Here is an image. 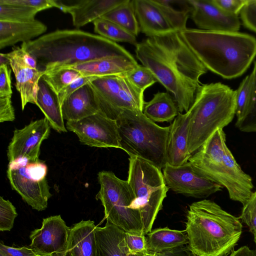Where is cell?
<instances>
[{"mask_svg": "<svg viewBox=\"0 0 256 256\" xmlns=\"http://www.w3.org/2000/svg\"><path fill=\"white\" fill-rule=\"evenodd\" d=\"M136 58L172 94L179 112L188 111L208 69L198 58L180 32L148 37L135 46Z\"/></svg>", "mask_w": 256, "mask_h": 256, "instance_id": "1", "label": "cell"}, {"mask_svg": "<svg viewBox=\"0 0 256 256\" xmlns=\"http://www.w3.org/2000/svg\"><path fill=\"white\" fill-rule=\"evenodd\" d=\"M20 48L44 70L111 56H132L123 46L100 35L80 30H58Z\"/></svg>", "mask_w": 256, "mask_h": 256, "instance_id": "2", "label": "cell"}, {"mask_svg": "<svg viewBox=\"0 0 256 256\" xmlns=\"http://www.w3.org/2000/svg\"><path fill=\"white\" fill-rule=\"evenodd\" d=\"M180 34L208 70L224 78L242 75L256 56V38L249 34L188 28Z\"/></svg>", "mask_w": 256, "mask_h": 256, "instance_id": "3", "label": "cell"}, {"mask_svg": "<svg viewBox=\"0 0 256 256\" xmlns=\"http://www.w3.org/2000/svg\"><path fill=\"white\" fill-rule=\"evenodd\" d=\"M186 218L188 246L195 254L228 256L234 250L242 234L238 218L206 199L192 203Z\"/></svg>", "mask_w": 256, "mask_h": 256, "instance_id": "4", "label": "cell"}, {"mask_svg": "<svg viewBox=\"0 0 256 256\" xmlns=\"http://www.w3.org/2000/svg\"><path fill=\"white\" fill-rule=\"evenodd\" d=\"M236 92L221 82L200 84L190 116L188 152L190 155L236 115Z\"/></svg>", "mask_w": 256, "mask_h": 256, "instance_id": "5", "label": "cell"}, {"mask_svg": "<svg viewBox=\"0 0 256 256\" xmlns=\"http://www.w3.org/2000/svg\"><path fill=\"white\" fill-rule=\"evenodd\" d=\"M188 162L204 176L224 187L231 200L243 206L253 192L252 178L242 170L228 148L223 130L216 132Z\"/></svg>", "mask_w": 256, "mask_h": 256, "instance_id": "6", "label": "cell"}, {"mask_svg": "<svg viewBox=\"0 0 256 256\" xmlns=\"http://www.w3.org/2000/svg\"><path fill=\"white\" fill-rule=\"evenodd\" d=\"M116 122L120 149L130 156L144 159L160 170L165 167L170 126H160L143 112L131 110H124Z\"/></svg>", "mask_w": 256, "mask_h": 256, "instance_id": "7", "label": "cell"}, {"mask_svg": "<svg viewBox=\"0 0 256 256\" xmlns=\"http://www.w3.org/2000/svg\"><path fill=\"white\" fill-rule=\"evenodd\" d=\"M128 182L135 197L130 208L140 214L144 234L152 226L169 190L162 170L138 158L130 156Z\"/></svg>", "mask_w": 256, "mask_h": 256, "instance_id": "8", "label": "cell"}, {"mask_svg": "<svg viewBox=\"0 0 256 256\" xmlns=\"http://www.w3.org/2000/svg\"><path fill=\"white\" fill-rule=\"evenodd\" d=\"M100 185L96 196L104 208V219L134 234H144L140 212L130 208L135 197L128 182L118 178L110 171L102 170L98 174Z\"/></svg>", "mask_w": 256, "mask_h": 256, "instance_id": "9", "label": "cell"}, {"mask_svg": "<svg viewBox=\"0 0 256 256\" xmlns=\"http://www.w3.org/2000/svg\"><path fill=\"white\" fill-rule=\"evenodd\" d=\"M100 113L116 120L126 110L143 112L144 91L136 88L125 74L99 77L90 82Z\"/></svg>", "mask_w": 256, "mask_h": 256, "instance_id": "10", "label": "cell"}, {"mask_svg": "<svg viewBox=\"0 0 256 256\" xmlns=\"http://www.w3.org/2000/svg\"><path fill=\"white\" fill-rule=\"evenodd\" d=\"M48 167L40 159L32 160L26 158L9 162L7 177L12 188L32 209L45 210L52 197L46 179Z\"/></svg>", "mask_w": 256, "mask_h": 256, "instance_id": "11", "label": "cell"}, {"mask_svg": "<svg viewBox=\"0 0 256 256\" xmlns=\"http://www.w3.org/2000/svg\"><path fill=\"white\" fill-rule=\"evenodd\" d=\"M162 174L169 188L186 196L205 198L223 188L202 174L188 161L178 166L167 164Z\"/></svg>", "mask_w": 256, "mask_h": 256, "instance_id": "12", "label": "cell"}, {"mask_svg": "<svg viewBox=\"0 0 256 256\" xmlns=\"http://www.w3.org/2000/svg\"><path fill=\"white\" fill-rule=\"evenodd\" d=\"M66 126L68 130L77 135L83 144L120 148L116 120L100 112L78 120L67 121Z\"/></svg>", "mask_w": 256, "mask_h": 256, "instance_id": "13", "label": "cell"}, {"mask_svg": "<svg viewBox=\"0 0 256 256\" xmlns=\"http://www.w3.org/2000/svg\"><path fill=\"white\" fill-rule=\"evenodd\" d=\"M70 227L60 215L44 218L40 228L30 232V246L42 255L68 256Z\"/></svg>", "mask_w": 256, "mask_h": 256, "instance_id": "14", "label": "cell"}, {"mask_svg": "<svg viewBox=\"0 0 256 256\" xmlns=\"http://www.w3.org/2000/svg\"><path fill=\"white\" fill-rule=\"evenodd\" d=\"M50 126L44 118L31 122L21 129H16L8 144L7 156L9 162L18 159H39L42 142L50 134Z\"/></svg>", "mask_w": 256, "mask_h": 256, "instance_id": "15", "label": "cell"}, {"mask_svg": "<svg viewBox=\"0 0 256 256\" xmlns=\"http://www.w3.org/2000/svg\"><path fill=\"white\" fill-rule=\"evenodd\" d=\"M190 17L200 30L218 32H238L240 22L238 16L228 14L212 0H187Z\"/></svg>", "mask_w": 256, "mask_h": 256, "instance_id": "16", "label": "cell"}, {"mask_svg": "<svg viewBox=\"0 0 256 256\" xmlns=\"http://www.w3.org/2000/svg\"><path fill=\"white\" fill-rule=\"evenodd\" d=\"M4 55L8 60L15 76L16 87L20 94L22 110L28 103L36 104L38 82L44 71L28 66L24 60L21 48H15Z\"/></svg>", "mask_w": 256, "mask_h": 256, "instance_id": "17", "label": "cell"}, {"mask_svg": "<svg viewBox=\"0 0 256 256\" xmlns=\"http://www.w3.org/2000/svg\"><path fill=\"white\" fill-rule=\"evenodd\" d=\"M140 32L148 37L178 32L155 0H132Z\"/></svg>", "mask_w": 256, "mask_h": 256, "instance_id": "18", "label": "cell"}, {"mask_svg": "<svg viewBox=\"0 0 256 256\" xmlns=\"http://www.w3.org/2000/svg\"><path fill=\"white\" fill-rule=\"evenodd\" d=\"M190 116L188 112H179L170 126L167 140L168 164L180 166L192 156L188 152Z\"/></svg>", "mask_w": 256, "mask_h": 256, "instance_id": "19", "label": "cell"}, {"mask_svg": "<svg viewBox=\"0 0 256 256\" xmlns=\"http://www.w3.org/2000/svg\"><path fill=\"white\" fill-rule=\"evenodd\" d=\"M125 0H80L68 5L58 0V8L64 12L70 14L73 25L76 28L94 22Z\"/></svg>", "mask_w": 256, "mask_h": 256, "instance_id": "20", "label": "cell"}, {"mask_svg": "<svg viewBox=\"0 0 256 256\" xmlns=\"http://www.w3.org/2000/svg\"><path fill=\"white\" fill-rule=\"evenodd\" d=\"M138 64L133 56H116L66 66L78 70L83 76L102 77L125 74L135 68Z\"/></svg>", "mask_w": 256, "mask_h": 256, "instance_id": "21", "label": "cell"}, {"mask_svg": "<svg viewBox=\"0 0 256 256\" xmlns=\"http://www.w3.org/2000/svg\"><path fill=\"white\" fill-rule=\"evenodd\" d=\"M64 120H78L100 112L93 91L88 83L73 92L61 106Z\"/></svg>", "mask_w": 256, "mask_h": 256, "instance_id": "22", "label": "cell"}, {"mask_svg": "<svg viewBox=\"0 0 256 256\" xmlns=\"http://www.w3.org/2000/svg\"><path fill=\"white\" fill-rule=\"evenodd\" d=\"M46 30L44 24L36 20L29 22L0 20V49L18 42H30Z\"/></svg>", "mask_w": 256, "mask_h": 256, "instance_id": "23", "label": "cell"}, {"mask_svg": "<svg viewBox=\"0 0 256 256\" xmlns=\"http://www.w3.org/2000/svg\"><path fill=\"white\" fill-rule=\"evenodd\" d=\"M96 228L94 221L90 220L70 227L68 256H97Z\"/></svg>", "mask_w": 256, "mask_h": 256, "instance_id": "24", "label": "cell"}, {"mask_svg": "<svg viewBox=\"0 0 256 256\" xmlns=\"http://www.w3.org/2000/svg\"><path fill=\"white\" fill-rule=\"evenodd\" d=\"M36 104L43 112L54 130L58 132H67L56 96L42 78L38 82Z\"/></svg>", "mask_w": 256, "mask_h": 256, "instance_id": "25", "label": "cell"}, {"mask_svg": "<svg viewBox=\"0 0 256 256\" xmlns=\"http://www.w3.org/2000/svg\"><path fill=\"white\" fill-rule=\"evenodd\" d=\"M145 236L147 250L152 252L161 253L188 244L184 231L168 227L154 229Z\"/></svg>", "mask_w": 256, "mask_h": 256, "instance_id": "26", "label": "cell"}, {"mask_svg": "<svg viewBox=\"0 0 256 256\" xmlns=\"http://www.w3.org/2000/svg\"><path fill=\"white\" fill-rule=\"evenodd\" d=\"M106 220L104 226L96 228L97 256H136L127 254L120 246L125 232Z\"/></svg>", "mask_w": 256, "mask_h": 256, "instance_id": "27", "label": "cell"}, {"mask_svg": "<svg viewBox=\"0 0 256 256\" xmlns=\"http://www.w3.org/2000/svg\"><path fill=\"white\" fill-rule=\"evenodd\" d=\"M177 104L168 92H158L145 102L144 114L154 122H170L179 113Z\"/></svg>", "mask_w": 256, "mask_h": 256, "instance_id": "28", "label": "cell"}, {"mask_svg": "<svg viewBox=\"0 0 256 256\" xmlns=\"http://www.w3.org/2000/svg\"><path fill=\"white\" fill-rule=\"evenodd\" d=\"M100 18L118 24L136 36L140 32L132 0H125Z\"/></svg>", "mask_w": 256, "mask_h": 256, "instance_id": "29", "label": "cell"}, {"mask_svg": "<svg viewBox=\"0 0 256 256\" xmlns=\"http://www.w3.org/2000/svg\"><path fill=\"white\" fill-rule=\"evenodd\" d=\"M236 92V125L248 116L254 106L255 98V80L252 72L242 80Z\"/></svg>", "mask_w": 256, "mask_h": 256, "instance_id": "30", "label": "cell"}, {"mask_svg": "<svg viewBox=\"0 0 256 256\" xmlns=\"http://www.w3.org/2000/svg\"><path fill=\"white\" fill-rule=\"evenodd\" d=\"M44 71L42 78L56 96L72 82L83 76L78 70L66 66L51 67Z\"/></svg>", "mask_w": 256, "mask_h": 256, "instance_id": "31", "label": "cell"}, {"mask_svg": "<svg viewBox=\"0 0 256 256\" xmlns=\"http://www.w3.org/2000/svg\"><path fill=\"white\" fill-rule=\"evenodd\" d=\"M93 24L94 32L110 40L128 42L134 46L138 43L136 36L110 21L98 18Z\"/></svg>", "mask_w": 256, "mask_h": 256, "instance_id": "32", "label": "cell"}, {"mask_svg": "<svg viewBox=\"0 0 256 256\" xmlns=\"http://www.w3.org/2000/svg\"><path fill=\"white\" fill-rule=\"evenodd\" d=\"M38 12L32 8L0 0V20L29 22L35 20Z\"/></svg>", "mask_w": 256, "mask_h": 256, "instance_id": "33", "label": "cell"}, {"mask_svg": "<svg viewBox=\"0 0 256 256\" xmlns=\"http://www.w3.org/2000/svg\"><path fill=\"white\" fill-rule=\"evenodd\" d=\"M130 82L138 89L144 91L148 88L158 82L152 72L144 66H138L126 74Z\"/></svg>", "mask_w": 256, "mask_h": 256, "instance_id": "34", "label": "cell"}, {"mask_svg": "<svg viewBox=\"0 0 256 256\" xmlns=\"http://www.w3.org/2000/svg\"><path fill=\"white\" fill-rule=\"evenodd\" d=\"M120 246L126 254L138 256L147 250L145 234L124 233Z\"/></svg>", "mask_w": 256, "mask_h": 256, "instance_id": "35", "label": "cell"}, {"mask_svg": "<svg viewBox=\"0 0 256 256\" xmlns=\"http://www.w3.org/2000/svg\"><path fill=\"white\" fill-rule=\"evenodd\" d=\"M18 213L15 206L9 200L0 197V231H10L14 226Z\"/></svg>", "mask_w": 256, "mask_h": 256, "instance_id": "36", "label": "cell"}, {"mask_svg": "<svg viewBox=\"0 0 256 256\" xmlns=\"http://www.w3.org/2000/svg\"><path fill=\"white\" fill-rule=\"evenodd\" d=\"M241 222L249 228L250 232L256 236V190L253 192L245 204L238 217Z\"/></svg>", "mask_w": 256, "mask_h": 256, "instance_id": "37", "label": "cell"}, {"mask_svg": "<svg viewBox=\"0 0 256 256\" xmlns=\"http://www.w3.org/2000/svg\"><path fill=\"white\" fill-rule=\"evenodd\" d=\"M240 14L243 24L256 33V0H248Z\"/></svg>", "mask_w": 256, "mask_h": 256, "instance_id": "38", "label": "cell"}, {"mask_svg": "<svg viewBox=\"0 0 256 256\" xmlns=\"http://www.w3.org/2000/svg\"><path fill=\"white\" fill-rule=\"evenodd\" d=\"M252 72L255 80V98L254 106L248 116L241 122L236 125L240 131L246 132H256V60Z\"/></svg>", "mask_w": 256, "mask_h": 256, "instance_id": "39", "label": "cell"}, {"mask_svg": "<svg viewBox=\"0 0 256 256\" xmlns=\"http://www.w3.org/2000/svg\"><path fill=\"white\" fill-rule=\"evenodd\" d=\"M212 2L224 12L238 16L248 0H212Z\"/></svg>", "mask_w": 256, "mask_h": 256, "instance_id": "40", "label": "cell"}, {"mask_svg": "<svg viewBox=\"0 0 256 256\" xmlns=\"http://www.w3.org/2000/svg\"><path fill=\"white\" fill-rule=\"evenodd\" d=\"M99 78L96 76H82L78 78L66 86L62 92L59 93L56 98L60 107L64 100L77 90L87 84L90 82Z\"/></svg>", "mask_w": 256, "mask_h": 256, "instance_id": "41", "label": "cell"}, {"mask_svg": "<svg viewBox=\"0 0 256 256\" xmlns=\"http://www.w3.org/2000/svg\"><path fill=\"white\" fill-rule=\"evenodd\" d=\"M35 250L29 247L14 248L0 244V256H40Z\"/></svg>", "mask_w": 256, "mask_h": 256, "instance_id": "42", "label": "cell"}, {"mask_svg": "<svg viewBox=\"0 0 256 256\" xmlns=\"http://www.w3.org/2000/svg\"><path fill=\"white\" fill-rule=\"evenodd\" d=\"M8 2L24 6L36 10L38 12L52 8H57L56 0H6Z\"/></svg>", "mask_w": 256, "mask_h": 256, "instance_id": "43", "label": "cell"}, {"mask_svg": "<svg viewBox=\"0 0 256 256\" xmlns=\"http://www.w3.org/2000/svg\"><path fill=\"white\" fill-rule=\"evenodd\" d=\"M14 110L12 102V95L0 96V122H13Z\"/></svg>", "mask_w": 256, "mask_h": 256, "instance_id": "44", "label": "cell"}, {"mask_svg": "<svg viewBox=\"0 0 256 256\" xmlns=\"http://www.w3.org/2000/svg\"><path fill=\"white\" fill-rule=\"evenodd\" d=\"M10 74L7 64L0 65V96L12 94Z\"/></svg>", "mask_w": 256, "mask_h": 256, "instance_id": "45", "label": "cell"}, {"mask_svg": "<svg viewBox=\"0 0 256 256\" xmlns=\"http://www.w3.org/2000/svg\"><path fill=\"white\" fill-rule=\"evenodd\" d=\"M159 254L162 256H198L192 252L188 245L181 246Z\"/></svg>", "mask_w": 256, "mask_h": 256, "instance_id": "46", "label": "cell"}, {"mask_svg": "<svg viewBox=\"0 0 256 256\" xmlns=\"http://www.w3.org/2000/svg\"><path fill=\"white\" fill-rule=\"evenodd\" d=\"M230 256H256V250H251L244 246L232 252Z\"/></svg>", "mask_w": 256, "mask_h": 256, "instance_id": "47", "label": "cell"}, {"mask_svg": "<svg viewBox=\"0 0 256 256\" xmlns=\"http://www.w3.org/2000/svg\"><path fill=\"white\" fill-rule=\"evenodd\" d=\"M22 50L23 57L26 64L30 68H38V64L34 58L22 48Z\"/></svg>", "mask_w": 256, "mask_h": 256, "instance_id": "48", "label": "cell"}, {"mask_svg": "<svg viewBox=\"0 0 256 256\" xmlns=\"http://www.w3.org/2000/svg\"><path fill=\"white\" fill-rule=\"evenodd\" d=\"M0 65L9 64V61L8 58L4 56V54L0 53Z\"/></svg>", "mask_w": 256, "mask_h": 256, "instance_id": "49", "label": "cell"}, {"mask_svg": "<svg viewBox=\"0 0 256 256\" xmlns=\"http://www.w3.org/2000/svg\"><path fill=\"white\" fill-rule=\"evenodd\" d=\"M138 256H162L159 253L152 252L148 250Z\"/></svg>", "mask_w": 256, "mask_h": 256, "instance_id": "50", "label": "cell"}, {"mask_svg": "<svg viewBox=\"0 0 256 256\" xmlns=\"http://www.w3.org/2000/svg\"><path fill=\"white\" fill-rule=\"evenodd\" d=\"M254 242H255L256 246V236H254Z\"/></svg>", "mask_w": 256, "mask_h": 256, "instance_id": "51", "label": "cell"}, {"mask_svg": "<svg viewBox=\"0 0 256 256\" xmlns=\"http://www.w3.org/2000/svg\"><path fill=\"white\" fill-rule=\"evenodd\" d=\"M40 256H50L41 255Z\"/></svg>", "mask_w": 256, "mask_h": 256, "instance_id": "52", "label": "cell"}]
</instances>
